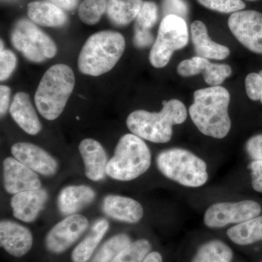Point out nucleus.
Segmentation results:
<instances>
[{
  "mask_svg": "<svg viewBox=\"0 0 262 262\" xmlns=\"http://www.w3.org/2000/svg\"><path fill=\"white\" fill-rule=\"evenodd\" d=\"M229 91L222 86L198 90L189 107L191 119L204 135L223 139L229 134L231 120L228 113Z\"/></svg>",
  "mask_w": 262,
  "mask_h": 262,
  "instance_id": "obj_1",
  "label": "nucleus"
},
{
  "mask_svg": "<svg viewBox=\"0 0 262 262\" xmlns=\"http://www.w3.org/2000/svg\"><path fill=\"white\" fill-rule=\"evenodd\" d=\"M103 211L108 216L127 223L139 222L144 215V210L139 202L118 195H108L103 200Z\"/></svg>",
  "mask_w": 262,
  "mask_h": 262,
  "instance_id": "obj_18",
  "label": "nucleus"
},
{
  "mask_svg": "<svg viewBox=\"0 0 262 262\" xmlns=\"http://www.w3.org/2000/svg\"><path fill=\"white\" fill-rule=\"evenodd\" d=\"M10 89L5 85L0 86V113L1 116L8 111L9 106Z\"/></svg>",
  "mask_w": 262,
  "mask_h": 262,
  "instance_id": "obj_38",
  "label": "nucleus"
},
{
  "mask_svg": "<svg viewBox=\"0 0 262 262\" xmlns=\"http://www.w3.org/2000/svg\"><path fill=\"white\" fill-rule=\"evenodd\" d=\"M75 77L69 66H52L42 76L38 85L34 103L39 114L48 120H54L63 113L70 97Z\"/></svg>",
  "mask_w": 262,
  "mask_h": 262,
  "instance_id": "obj_4",
  "label": "nucleus"
},
{
  "mask_svg": "<svg viewBox=\"0 0 262 262\" xmlns=\"http://www.w3.org/2000/svg\"><path fill=\"white\" fill-rule=\"evenodd\" d=\"M187 111L182 101L171 99L164 101L160 113L136 110L127 118V126L134 135L151 142H168L173 135V125L185 121Z\"/></svg>",
  "mask_w": 262,
  "mask_h": 262,
  "instance_id": "obj_2",
  "label": "nucleus"
},
{
  "mask_svg": "<svg viewBox=\"0 0 262 262\" xmlns=\"http://www.w3.org/2000/svg\"><path fill=\"white\" fill-rule=\"evenodd\" d=\"M233 253L227 245L220 241H212L202 246L192 262H229Z\"/></svg>",
  "mask_w": 262,
  "mask_h": 262,
  "instance_id": "obj_26",
  "label": "nucleus"
},
{
  "mask_svg": "<svg viewBox=\"0 0 262 262\" xmlns=\"http://www.w3.org/2000/svg\"><path fill=\"white\" fill-rule=\"evenodd\" d=\"M229 28L236 39L247 49L262 54V13L241 10L230 15Z\"/></svg>",
  "mask_w": 262,
  "mask_h": 262,
  "instance_id": "obj_10",
  "label": "nucleus"
},
{
  "mask_svg": "<svg viewBox=\"0 0 262 262\" xmlns=\"http://www.w3.org/2000/svg\"><path fill=\"white\" fill-rule=\"evenodd\" d=\"M130 244L127 234H117L104 243L91 262H111Z\"/></svg>",
  "mask_w": 262,
  "mask_h": 262,
  "instance_id": "obj_27",
  "label": "nucleus"
},
{
  "mask_svg": "<svg viewBox=\"0 0 262 262\" xmlns=\"http://www.w3.org/2000/svg\"><path fill=\"white\" fill-rule=\"evenodd\" d=\"M158 6L155 3L144 2L136 18L135 29L150 31L158 20Z\"/></svg>",
  "mask_w": 262,
  "mask_h": 262,
  "instance_id": "obj_30",
  "label": "nucleus"
},
{
  "mask_svg": "<svg viewBox=\"0 0 262 262\" xmlns=\"http://www.w3.org/2000/svg\"><path fill=\"white\" fill-rule=\"evenodd\" d=\"M248 155L254 160H262V134H258L248 139L246 143Z\"/></svg>",
  "mask_w": 262,
  "mask_h": 262,
  "instance_id": "obj_35",
  "label": "nucleus"
},
{
  "mask_svg": "<svg viewBox=\"0 0 262 262\" xmlns=\"http://www.w3.org/2000/svg\"><path fill=\"white\" fill-rule=\"evenodd\" d=\"M79 150L83 159L86 177L94 182L104 179L107 175V157L101 144L94 139H86L81 141Z\"/></svg>",
  "mask_w": 262,
  "mask_h": 262,
  "instance_id": "obj_17",
  "label": "nucleus"
},
{
  "mask_svg": "<svg viewBox=\"0 0 262 262\" xmlns=\"http://www.w3.org/2000/svg\"><path fill=\"white\" fill-rule=\"evenodd\" d=\"M13 47L29 61L42 63L57 53L56 43L47 34L27 19L15 24L10 35Z\"/></svg>",
  "mask_w": 262,
  "mask_h": 262,
  "instance_id": "obj_8",
  "label": "nucleus"
},
{
  "mask_svg": "<svg viewBox=\"0 0 262 262\" xmlns=\"http://www.w3.org/2000/svg\"><path fill=\"white\" fill-rule=\"evenodd\" d=\"M162 7L165 16L173 15L184 19L188 14V6L184 0H163Z\"/></svg>",
  "mask_w": 262,
  "mask_h": 262,
  "instance_id": "obj_34",
  "label": "nucleus"
},
{
  "mask_svg": "<svg viewBox=\"0 0 262 262\" xmlns=\"http://www.w3.org/2000/svg\"><path fill=\"white\" fill-rule=\"evenodd\" d=\"M3 179L5 190L10 194L35 190L42 185L37 174L15 158L4 160Z\"/></svg>",
  "mask_w": 262,
  "mask_h": 262,
  "instance_id": "obj_12",
  "label": "nucleus"
},
{
  "mask_svg": "<svg viewBox=\"0 0 262 262\" xmlns=\"http://www.w3.org/2000/svg\"><path fill=\"white\" fill-rule=\"evenodd\" d=\"M189 41V32L184 18L177 15L164 17L160 24L158 37L150 51V63L155 68L168 65L174 52L182 49Z\"/></svg>",
  "mask_w": 262,
  "mask_h": 262,
  "instance_id": "obj_7",
  "label": "nucleus"
},
{
  "mask_svg": "<svg viewBox=\"0 0 262 262\" xmlns=\"http://www.w3.org/2000/svg\"><path fill=\"white\" fill-rule=\"evenodd\" d=\"M89 227V221L82 215H69L48 232L46 248L50 252L61 253L75 244Z\"/></svg>",
  "mask_w": 262,
  "mask_h": 262,
  "instance_id": "obj_11",
  "label": "nucleus"
},
{
  "mask_svg": "<svg viewBox=\"0 0 262 262\" xmlns=\"http://www.w3.org/2000/svg\"><path fill=\"white\" fill-rule=\"evenodd\" d=\"M247 1L254 2V1H257V0H247Z\"/></svg>",
  "mask_w": 262,
  "mask_h": 262,
  "instance_id": "obj_41",
  "label": "nucleus"
},
{
  "mask_svg": "<svg viewBox=\"0 0 262 262\" xmlns=\"http://www.w3.org/2000/svg\"><path fill=\"white\" fill-rule=\"evenodd\" d=\"M246 94L252 101H260L262 103V70L258 73H251L246 77Z\"/></svg>",
  "mask_w": 262,
  "mask_h": 262,
  "instance_id": "obj_33",
  "label": "nucleus"
},
{
  "mask_svg": "<svg viewBox=\"0 0 262 262\" xmlns=\"http://www.w3.org/2000/svg\"><path fill=\"white\" fill-rule=\"evenodd\" d=\"M261 212L260 205L253 201L215 203L207 209L204 222L211 228H222L230 224H241L251 220Z\"/></svg>",
  "mask_w": 262,
  "mask_h": 262,
  "instance_id": "obj_9",
  "label": "nucleus"
},
{
  "mask_svg": "<svg viewBox=\"0 0 262 262\" xmlns=\"http://www.w3.org/2000/svg\"><path fill=\"white\" fill-rule=\"evenodd\" d=\"M106 5L107 0H83L79 8V17L83 23L94 25L106 12Z\"/></svg>",
  "mask_w": 262,
  "mask_h": 262,
  "instance_id": "obj_29",
  "label": "nucleus"
},
{
  "mask_svg": "<svg viewBox=\"0 0 262 262\" xmlns=\"http://www.w3.org/2000/svg\"><path fill=\"white\" fill-rule=\"evenodd\" d=\"M10 113L19 127L30 135H36L42 129L29 95L26 93L18 92L15 95Z\"/></svg>",
  "mask_w": 262,
  "mask_h": 262,
  "instance_id": "obj_20",
  "label": "nucleus"
},
{
  "mask_svg": "<svg viewBox=\"0 0 262 262\" xmlns=\"http://www.w3.org/2000/svg\"><path fill=\"white\" fill-rule=\"evenodd\" d=\"M191 36L196 56L210 59L224 60L230 54V50L212 41L206 26L201 20H195L191 25Z\"/></svg>",
  "mask_w": 262,
  "mask_h": 262,
  "instance_id": "obj_19",
  "label": "nucleus"
},
{
  "mask_svg": "<svg viewBox=\"0 0 262 262\" xmlns=\"http://www.w3.org/2000/svg\"><path fill=\"white\" fill-rule=\"evenodd\" d=\"M96 194L87 186H70L63 188L58 199V207L63 215H74L94 201Z\"/></svg>",
  "mask_w": 262,
  "mask_h": 262,
  "instance_id": "obj_21",
  "label": "nucleus"
},
{
  "mask_svg": "<svg viewBox=\"0 0 262 262\" xmlns=\"http://www.w3.org/2000/svg\"><path fill=\"white\" fill-rule=\"evenodd\" d=\"M47 200V192L41 188L15 194L11 200L13 215L22 222H34L42 211Z\"/></svg>",
  "mask_w": 262,
  "mask_h": 262,
  "instance_id": "obj_16",
  "label": "nucleus"
},
{
  "mask_svg": "<svg viewBox=\"0 0 262 262\" xmlns=\"http://www.w3.org/2000/svg\"><path fill=\"white\" fill-rule=\"evenodd\" d=\"M3 41H1L0 51V80L5 81L13 73L16 67V57L13 52L4 50Z\"/></svg>",
  "mask_w": 262,
  "mask_h": 262,
  "instance_id": "obj_32",
  "label": "nucleus"
},
{
  "mask_svg": "<svg viewBox=\"0 0 262 262\" xmlns=\"http://www.w3.org/2000/svg\"><path fill=\"white\" fill-rule=\"evenodd\" d=\"M151 153L142 139L134 134L122 136L106 167V174L115 180L131 181L145 173L151 165Z\"/></svg>",
  "mask_w": 262,
  "mask_h": 262,
  "instance_id": "obj_5",
  "label": "nucleus"
},
{
  "mask_svg": "<svg viewBox=\"0 0 262 262\" xmlns=\"http://www.w3.org/2000/svg\"><path fill=\"white\" fill-rule=\"evenodd\" d=\"M157 164L165 177L184 187H201L208 180L206 163L186 149L165 150L158 155Z\"/></svg>",
  "mask_w": 262,
  "mask_h": 262,
  "instance_id": "obj_6",
  "label": "nucleus"
},
{
  "mask_svg": "<svg viewBox=\"0 0 262 262\" xmlns=\"http://www.w3.org/2000/svg\"><path fill=\"white\" fill-rule=\"evenodd\" d=\"M154 42L153 37L150 31L137 30L135 29V35H134V45L137 48H146L151 46Z\"/></svg>",
  "mask_w": 262,
  "mask_h": 262,
  "instance_id": "obj_37",
  "label": "nucleus"
},
{
  "mask_svg": "<svg viewBox=\"0 0 262 262\" xmlns=\"http://www.w3.org/2000/svg\"><path fill=\"white\" fill-rule=\"evenodd\" d=\"M143 262H163V257L160 253L155 251L149 253Z\"/></svg>",
  "mask_w": 262,
  "mask_h": 262,
  "instance_id": "obj_40",
  "label": "nucleus"
},
{
  "mask_svg": "<svg viewBox=\"0 0 262 262\" xmlns=\"http://www.w3.org/2000/svg\"><path fill=\"white\" fill-rule=\"evenodd\" d=\"M227 235L232 242L239 246L262 241V215L231 227L227 231Z\"/></svg>",
  "mask_w": 262,
  "mask_h": 262,
  "instance_id": "obj_25",
  "label": "nucleus"
},
{
  "mask_svg": "<svg viewBox=\"0 0 262 262\" xmlns=\"http://www.w3.org/2000/svg\"><path fill=\"white\" fill-rule=\"evenodd\" d=\"M149 241L141 239L131 243L111 262H143L151 251Z\"/></svg>",
  "mask_w": 262,
  "mask_h": 262,
  "instance_id": "obj_28",
  "label": "nucleus"
},
{
  "mask_svg": "<svg viewBox=\"0 0 262 262\" xmlns=\"http://www.w3.org/2000/svg\"><path fill=\"white\" fill-rule=\"evenodd\" d=\"M177 73L184 77L203 74L207 84L219 86L232 75V69L229 65L212 63L207 58L194 56L181 62L177 67Z\"/></svg>",
  "mask_w": 262,
  "mask_h": 262,
  "instance_id": "obj_13",
  "label": "nucleus"
},
{
  "mask_svg": "<svg viewBox=\"0 0 262 262\" xmlns=\"http://www.w3.org/2000/svg\"><path fill=\"white\" fill-rule=\"evenodd\" d=\"M208 9L222 13H234L246 8L242 0H196Z\"/></svg>",
  "mask_w": 262,
  "mask_h": 262,
  "instance_id": "obj_31",
  "label": "nucleus"
},
{
  "mask_svg": "<svg viewBox=\"0 0 262 262\" xmlns=\"http://www.w3.org/2000/svg\"><path fill=\"white\" fill-rule=\"evenodd\" d=\"M0 243L2 247L10 255L15 257H21L32 247V234L24 226L11 221H2Z\"/></svg>",
  "mask_w": 262,
  "mask_h": 262,
  "instance_id": "obj_15",
  "label": "nucleus"
},
{
  "mask_svg": "<svg viewBox=\"0 0 262 262\" xmlns=\"http://www.w3.org/2000/svg\"><path fill=\"white\" fill-rule=\"evenodd\" d=\"M125 49L120 33L102 31L86 40L78 57L79 70L84 75L98 77L107 73L120 61Z\"/></svg>",
  "mask_w": 262,
  "mask_h": 262,
  "instance_id": "obj_3",
  "label": "nucleus"
},
{
  "mask_svg": "<svg viewBox=\"0 0 262 262\" xmlns=\"http://www.w3.org/2000/svg\"><path fill=\"white\" fill-rule=\"evenodd\" d=\"M248 168L251 172L253 189L262 193V160H254Z\"/></svg>",
  "mask_w": 262,
  "mask_h": 262,
  "instance_id": "obj_36",
  "label": "nucleus"
},
{
  "mask_svg": "<svg viewBox=\"0 0 262 262\" xmlns=\"http://www.w3.org/2000/svg\"><path fill=\"white\" fill-rule=\"evenodd\" d=\"M51 3L65 10L75 9L77 5V0H50Z\"/></svg>",
  "mask_w": 262,
  "mask_h": 262,
  "instance_id": "obj_39",
  "label": "nucleus"
},
{
  "mask_svg": "<svg viewBox=\"0 0 262 262\" xmlns=\"http://www.w3.org/2000/svg\"><path fill=\"white\" fill-rule=\"evenodd\" d=\"M11 152L15 159L34 171L44 176L54 175L58 169L56 160L47 151L30 143H16Z\"/></svg>",
  "mask_w": 262,
  "mask_h": 262,
  "instance_id": "obj_14",
  "label": "nucleus"
},
{
  "mask_svg": "<svg viewBox=\"0 0 262 262\" xmlns=\"http://www.w3.org/2000/svg\"><path fill=\"white\" fill-rule=\"evenodd\" d=\"M108 229V223L104 219H101L95 222L87 237L74 249L72 253V261H89Z\"/></svg>",
  "mask_w": 262,
  "mask_h": 262,
  "instance_id": "obj_23",
  "label": "nucleus"
},
{
  "mask_svg": "<svg viewBox=\"0 0 262 262\" xmlns=\"http://www.w3.org/2000/svg\"><path fill=\"white\" fill-rule=\"evenodd\" d=\"M27 10L31 20L42 27H61L67 22L63 10L51 3L32 2L28 5Z\"/></svg>",
  "mask_w": 262,
  "mask_h": 262,
  "instance_id": "obj_22",
  "label": "nucleus"
},
{
  "mask_svg": "<svg viewBox=\"0 0 262 262\" xmlns=\"http://www.w3.org/2000/svg\"><path fill=\"white\" fill-rule=\"evenodd\" d=\"M143 3V0H107L106 14L115 25H127L136 18Z\"/></svg>",
  "mask_w": 262,
  "mask_h": 262,
  "instance_id": "obj_24",
  "label": "nucleus"
}]
</instances>
